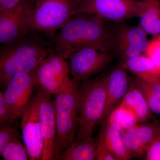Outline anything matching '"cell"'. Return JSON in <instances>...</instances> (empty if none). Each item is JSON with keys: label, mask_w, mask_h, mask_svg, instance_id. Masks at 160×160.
<instances>
[{"label": "cell", "mask_w": 160, "mask_h": 160, "mask_svg": "<svg viewBox=\"0 0 160 160\" xmlns=\"http://www.w3.org/2000/svg\"><path fill=\"white\" fill-rule=\"evenodd\" d=\"M5 160H27L29 159L26 147L21 143L20 139L11 142L0 153Z\"/></svg>", "instance_id": "obj_23"}, {"label": "cell", "mask_w": 160, "mask_h": 160, "mask_svg": "<svg viewBox=\"0 0 160 160\" xmlns=\"http://www.w3.org/2000/svg\"><path fill=\"white\" fill-rule=\"evenodd\" d=\"M25 1V0H0V12L11 10Z\"/></svg>", "instance_id": "obj_29"}, {"label": "cell", "mask_w": 160, "mask_h": 160, "mask_svg": "<svg viewBox=\"0 0 160 160\" xmlns=\"http://www.w3.org/2000/svg\"><path fill=\"white\" fill-rule=\"evenodd\" d=\"M69 64L66 59L52 52L37 69V85L48 93L56 95L72 80Z\"/></svg>", "instance_id": "obj_7"}, {"label": "cell", "mask_w": 160, "mask_h": 160, "mask_svg": "<svg viewBox=\"0 0 160 160\" xmlns=\"http://www.w3.org/2000/svg\"><path fill=\"white\" fill-rule=\"evenodd\" d=\"M22 116V136L29 159L42 160L44 142L41 132L39 99L37 92L32 97Z\"/></svg>", "instance_id": "obj_9"}, {"label": "cell", "mask_w": 160, "mask_h": 160, "mask_svg": "<svg viewBox=\"0 0 160 160\" xmlns=\"http://www.w3.org/2000/svg\"><path fill=\"white\" fill-rule=\"evenodd\" d=\"M134 80L145 96L152 112L160 114V73L149 81L138 77Z\"/></svg>", "instance_id": "obj_21"}, {"label": "cell", "mask_w": 160, "mask_h": 160, "mask_svg": "<svg viewBox=\"0 0 160 160\" xmlns=\"http://www.w3.org/2000/svg\"><path fill=\"white\" fill-rule=\"evenodd\" d=\"M53 38L30 32L0 49V81L6 86L14 76L32 71L54 51Z\"/></svg>", "instance_id": "obj_2"}, {"label": "cell", "mask_w": 160, "mask_h": 160, "mask_svg": "<svg viewBox=\"0 0 160 160\" xmlns=\"http://www.w3.org/2000/svg\"><path fill=\"white\" fill-rule=\"evenodd\" d=\"M68 59L72 79L79 84L104 69L111 58L108 52L86 47L73 52Z\"/></svg>", "instance_id": "obj_10"}, {"label": "cell", "mask_w": 160, "mask_h": 160, "mask_svg": "<svg viewBox=\"0 0 160 160\" xmlns=\"http://www.w3.org/2000/svg\"><path fill=\"white\" fill-rule=\"evenodd\" d=\"M120 105L131 111L138 123L147 122L152 117V113L146 98L138 86L134 79L130 82L126 94Z\"/></svg>", "instance_id": "obj_15"}, {"label": "cell", "mask_w": 160, "mask_h": 160, "mask_svg": "<svg viewBox=\"0 0 160 160\" xmlns=\"http://www.w3.org/2000/svg\"><path fill=\"white\" fill-rule=\"evenodd\" d=\"M34 4L25 0L15 8L0 12V43L14 42L29 33V22Z\"/></svg>", "instance_id": "obj_8"}, {"label": "cell", "mask_w": 160, "mask_h": 160, "mask_svg": "<svg viewBox=\"0 0 160 160\" xmlns=\"http://www.w3.org/2000/svg\"><path fill=\"white\" fill-rule=\"evenodd\" d=\"M19 132L13 126H1L0 127V153L6 146L15 140L20 139Z\"/></svg>", "instance_id": "obj_24"}, {"label": "cell", "mask_w": 160, "mask_h": 160, "mask_svg": "<svg viewBox=\"0 0 160 160\" xmlns=\"http://www.w3.org/2000/svg\"><path fill=\"white\" fill-rule=\"evenodd\" d=\"M101 132L106 144L116 160H127L131 156L126 146L125 129L107 119Z\"/></svg>", "instance_id": "obj_16"}, {"label": "cell", "mask_w": 160, "mask_h": 160, "mask_svg": "<svg viewBox=\"0 0 160 160\" xmlns=\"http://www.w3.org/2000/svg\"><path fill=\"white\" fill-rule=\"evenodd\" d=\"M108 119L117 123L124 129L135 126L138 122L131 111L119 105L109 114Z\"/></svg>", "instance_id": "obj_22"}, {"label": "cell", "mask_w": 160, "mask_h": 160, "mask_svg": "<svg viewBox=\"0 0 160 160\" xmlns=\"http://www.w3.org/2000/svg\"><path fill=\"white\" fill-rule=\"evenodd\" d=\"M104 22L90 15L72 16L54 38L55 52L67 59L73 52L83 47H92L108 53L115 51L113 29H109Z\"/></svg>", "instance_id": "obj_1"}, {"label": "cell", "mask_w": 160, "mask_h": 160, "mask_svg": "<svg viewBox=\"0 0 160 160\" xmlns=\"http://www.w3.org/2000/svg\"><path fill=\"white\" fill-rule=\"evenodd\" d=\"M97 140L91 136L74 141L61 154L62 160H97Z\"/></svg>", "instance_id": "obj_17"}, {"label": "cell", "mask_w": 160, "mask_h": 160, "mask_svg": "<svg viewBox=\"0 0 160 160\" xmlns=\"http://www.w3.org/2000/svg\"><path fill=\"white\" fill-rule=\"evenodd\" d=\"M160 70V35L156 36L149 41L146 53Z\"/></svg>", "instance_id": "obj_26"}, {"label": "cell", "mask_w": 160, "mask_h": 160, "mask_svg": "<svg viewBox=\"0 0 160 160\" xmlns=\"http://www.w3.org/2000/svg\"><path fill=\"white\" fill-rule=\"evenodd\" d=\"M129 89V80L126 69L122 66L118 67L107 76V99L101 121L108 117L116 105L122 101Z\"/></svg>", "instance_id": "obj_14"}, {"label": "cell", "mask_w": 160, "mask_h": 160, "mask_svg": "<svg viewBox=\"0 0 160 160\" xmlns=\"http://www.w3.org/2000/svg\"><path fill=\"white\" fill-rule=\"evenodd\" d=\"M73 1H74L77 4L78 6L83 1H84V0H73Z\"/></svg>", "instance_id": "obj_30"}, {"label": "cell", "mask_w": 160, "mask_h": 160, "mask_svg": "<svg viewBox=\"0 0 160 160\" xmlns=\"http://www.w3.org/2000/svg\"><path fill=\"white\" fill-rule=\"evenodd\" d=\"M73 0H39L29 22V32H37L54 38L56 32L76 13Z\"/></svg>", "instance_id": "obj_5"}, {"label": "cell", "mask_w": 160, "mask_h": 160, "mask_svg": "<svg viewBox=\"0 0 160 160\" xmlns=\"http://www.w3.org/2000/svg\"><path fill=\"white\" fill-rule=\"evenodd\" d=\"M97 160H116L104 140L102 133L101 132L97 140Z\"/></svg>", "instance_id": "obj_27"}, {"label": "cell", "mask_w": 160, "mask_h": 160, "mask_svg": "<svg viewBox=\"0 0 160 160\" xmlns=\"http://www.w3.org/2000/svg\"><path fill=\"white\" fill-rule=\"evenodd\" d=\"M19 118L8 109L3 93L0 91V126H13Z\"/></svg>", "instance_id": "obj_25"}, {"label": "cell", "mask_w": 160, "mask_h": 160, "mask_svg": "<svg viewBox=\"0 0 160 160\" xmlns=\"http://www.w3.org/2000/svg\"><path fill=\"white\" fill-rule=\"evenodd\" d=\"M116 39L140 49L145 54L149 41L147 33L139 26L122 25L113 29Z\"/></svg>", "instance_id": "obj_18"}, {"label": "cell", "mask_w": 160, "mask_h": 160, "mask_svg": "<svg viewBox=\"0 0 160 160\" xmlns=\"http://www.w3.org/2000/svg\"><path fill=\"white\" fill-rule=\"evenodd\" d=\"M160 123L155 121L145 125H136L125 129V139L132 158H142L158 133Z\"/></svg>", "instance_id": "obj_13"}, {"label": "cell", "mask_w": 160, "mask_h": 160, "mask_svg": "<svg viewBox=\"0 0 160 160\" xmlns=\"http://www.w3.org/2000/svg\"><path fill=\"white\" fill-rule=\"evenodd\" d=\"M37 69L15 75L6 85L3 93L8 109L19 117L23 114L31 100L34 87L37 85Z\"/></svg>", "instance_id": "obj_11"}, {"label": "cell", "mask_w": 160, "mask_h": 160, "mask_svg": "<svg viewBox=\"0 0 160 160\" xmlns=\"http://www.w3.org/2000/svg\"><path fill=\"white\" fill-rule=\"evenodd\" d=\"M56 152L60 159L63 151L75 138L79 123V88L72 79L56 95Z\"/></svg>", "instance_id": "obj_3"}, {"label": "cell", "mask_w": 160, "mask_h": 160, "mask_svg": "<svg viewBox=\"0 0 160 160\" xmlns=\"http://www.w3.org/2000/svg\"><path fill=\"white\" fill-rule=\"evenodd\" d=\"M39 99L41 132L44 142L42 160H58L56 152L57 125L54 101L42 88L37 90Z\"/></svg>", "instance_id": "obj_12"}, {"label": "cell", "mask_w": 160, "mask_h": 160, "mask_svg": "<svg viewBox=\"0 0 160 160\" xmlns=\"http://www.w3.org/2000/svg\"><path fill=\"white\" fill-rule=\"evenodd\" d=\"M146 11L140 17L139 26L147 34L160 35V0H145Z\"/></svg>", "instance_id": "obj_20"}, {"label": "cell", "mask_w": 160, "mask_h": 160, "mask_svg": "<svg viewBox=\"0 0 160 160\" xmlns=\"http://www.w3.org/2000/svg\"><path fill=\"white\" fill-rule=\"evenodd\" d=\"M146 160H160V134L158 133L156 137L148 146L146 153Z\"/></svg>", "instance_id": "obj_28"}, {"label": "cell", "mask_w": 160, "mask_h": 160, "mask_svg": "<svg viewBox=\"0 0 160 160\" xmlns=\"http://www.w3.org/2000/svg\"><path fill=\"white\" fill-rule=\"evenodd\" d=\"M145 0H84L76 14L90 15L103 21L121 22L140 18L146 11Z\"/></svg>", "instance_id": "obj_6"}, {"label": "cell", "mask_w": 160, "mask_h": 160, "mask_svg": "<svg viewBox=\"0 0 160 160\" xmlns=\"http://www.w3.org/2000/svg\"><path fill=\"white\" fill-rule=\"evenodd\" d=\"M122 66L144 81H150L160 73V70L145 54L126 60Z\"/></svg>", "instance_id": "obj_19"}, {"label": "cell", "mask_w": 160, "mask_h": 160, "mask_svg": "<svg viewBox=\"0 0 160 160\" xmlns=\"http://www.w3.org/2000/svg\"><path fill=\"white\" fill-rule=\"evenodd\" d=\"M31 1L33 3V4H34V5H35V4L38 2L39 0H31Z\"/></svg>", "instance_id": "obj_31"}, {"label": "cell", "mask_w": 160, "mask_h": 160, "mask_svg": "<svg viewBox=\"0 0 160 160\" xmlns=\"http://www.w3.org/2000/svg\"><path fill=\"white\" fill-rule=\"evenodd\" d=\"M107 76L84 81L79 88V123L74 141L91 136L101 121L107 99Z\"/></svg>", "instance_id": "obj_4"}, {"label": "cell", "mask_w": 160, "mask_h": 160, "mask_svg": "<svg viewBox=\"0 0 160 160\" xmlns=\"http://www.w3.org/2000/svg\"><path fill=\"white\" fill-rule=\"evenodd\" d=\"M158 133H159V134H160V125L159 126V128Z\"/></svg>", "instance_id": "obj_32"}]
</instances>
